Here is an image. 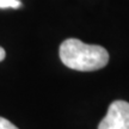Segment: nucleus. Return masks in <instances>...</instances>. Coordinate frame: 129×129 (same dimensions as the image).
<instances>
[{"label": "nucleus", "mask_w": 129, "mask_h": 129, "mask_svg": "<svg viewBox=\"0 0 129 129\" xmlns=\"http://www.w3.org/2000/svg\"><path fill=\"white\" fill-rule=\"evenodd\" d=\"M60 59L71 69L92 72L105 67L109 61V53L101 46L86 44L77 38H68L61 43Z\"/></svg>", "instance_id": "f257e3e1"}, {"label": "nucleus", "mask_w": 129, "mask_h": 129, "mask_svg": "<svg viewBox=\"0 0 129 129\" xmlns=\"http://www.w3.org/2000/svg\"><path fill=\"white\" fill-rule=\"evenodd\" d=\"M98 129H129V103L124 101L112 102Z\"/></svg>", "instance_id": "f03ea898"}, {"label": "nucleus", "mask_w": 129, "mask_h": 129, "mask_svg": "<svg viewBox=\"0 0 129 129\" xmlns=\"http://www.w3.org/2000/svg\"><path fill=\"white\" fill-rule=\"evenodd\" d=\"M20 0H0V9H19Z\"/></svg>", "instance_id": "7ed1b4c3"}, {"label": "nucleus", "mask_w": 129, "mask_h": 129, "mask_svg": "<svg viewBox=\"0 0 129 129\" xmlns=\"http://www.w3.org/2000/svg\"><path fill=\"white\" fill-rule=\"evenodd\" d=\"M0 129H18L13 123H11L9 120L4 117H0Z\"/></svg>", "instance_id": "20e7f679"}, {"label": "nucleus", "mask_w": 129, "mask_h": 129, "mask_svg": "<svg viewBox=\"0 0 129 129\" xmlns=\"http://www.w3.org/2000/svg\"><path fill=\"white\" fill-rule=\"evenodd\" d=\"M5 56H6V51H5L4 48H1V47H0V61L4 60Z\"/></svg>", "instance_id": "39448f33"}]
</instances>
